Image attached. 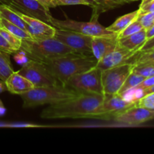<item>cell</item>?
Instances as JSON below:
<instances>
[{
    "label": "cell",
    "mask_w": 154,
    "mask_h": 154,
    "mask_svg": "<svg viewBox=\"0 0 154 154\" xmlns=\"http://www.w3.org/2000/svg\"><path fill=\"white\" fill-rule=\"evenodd\" d=\"M7 87H6L5 82L3 81H2L0 79V93H3L5 91H7Z\"/></svg>",
    "instance_id": "obj_37"
},
{
    "label": "cell",
    "mask_w": 154,
    "mask_h": 154,
    "mask_svg": "<svg viewBox=\"0 0 154 154\" xmlns=\"http://www.w3.org/2000/svg\"><path fill=\"white\" fill-rule=\"evenodd\" d=\"M137 20L141 23L143 28L147 29L154 24V13L139 14Z\"/></svg>",
    "instance_id": "obj_29"
},
{
    "label": "cell",
    "mask_w": 154,
    "mask_h": 154,
    "mask_svg": "<svg viewBox=\"0 0 154 154\" xmlns=\"http://www.w3.org/2000/svg\"><path fill=\"white\" fill-rule=\"evenodd\" d=\"M51 25L57 29H67L77 32L81 34L92 37H115L117 34L108 30L98 22V17L93 16L90 22H81L66 18V20H58L52 17Z\"/></svg>",
    "instance_id": "obj_5"
},
{
    "label": "cell",
    "mask_w": 154,
    "mask_h": 154,
    "mask_svg": "<svg viewBox=\"0 0 154 154\" xmlns=\"http://www.w3.org/2000/svg\"><path fill=\"white\" fill-rule=\"evenodd\" d=\"M154 85V75L153 76L149 77V78H145L141 84H138V86L135 87L132 90H143V89L148 88V87H152Z\"/></svg>",
    "instance_id": "obj_32"
},
{
    "label": "cell",
    "mask_w": 154,
    "mask_h": 154,
    "mask_svg": "<svg viewBox=\"0 0 154 154\" xmlns=\"http://www.w3.org/2000/svg\"><path fill=\"white\" fill-rule=\"evenodd\" d=\"M142 29H144L143 26L136 19L135 21H133L132 23L129 24L126 28H125L123 31H121L117 35V38L120 39L122 38L126 37V36L131 35L134 34V33L139 32Z\"/></svg>",
    "instance_id": "obj_28"
},
{
    "label": "cell",
    "mask_w": 154,
    "mask_h": 154,
    "mask_svg": "<svg viewBox=\"0 0 154 154\" xmlns=\"http://www.w3.org/2000/svg\"><path fill=\"white\" fill-rule=\"evenodd\" d=\"M138 15H139V11L138 10L123 15V16L120 17L118 19L116 20L111 26L106 27V28L110 31L118 35L120 32L123 31L125 28H126L129 24L135 21L138 18Z\"/></svg>",
    "instance_id": "obj_18"
},
{
    "label": "cell",
    "mask_w": 154,
    "mask_h": 154,
    "mask_svg": "<svg viewBox=\"0 0 154 154\" xmlns=\"http://www.w3.org/2000/svg\"><path fill=\"white\" fill-rule=\"evenodd\" d=\"M39 1L49 8H56L57 6L76 5L89 6L87 2H86L84 0H39Z\"/></svg>",
    "instance_id": "obj_25"
},
{
    "label": "cell",
    "mask_w": 154,
    "mask_h": 154,
    "mask_svg": "<svg viewBox=\"0 0 154 154\" xmlns=\"http://www.w3.org/2000/svg\"><path fill=\"white\" fill-rule=\"evenodd\" d=\"M8 53L0 50V79L5 81L14 71L10 61Z\"/></svg>",
    "instance_id": "obj_21"
},
{
    "label": "cell",
    "mask_w": 154,
    "mask_h": 154,
    "mask_svg": "<svg viewBox=\"0 0 154 154\" xmlns=\"http://www.w3.org/2000/svg\"><path fill=\"white\" fill-rule=\"evenodd\" d=\"M144 79H145V78H144V77L141 76V75H138V74H135L132 72L129 74V76L127 77L126 81H124L123 86L121 87L120 90H119L117 94H119L120 96H121L122 97H123V95H124L125 93H127L129 90L135 88L136 86H138V84H141Z\"/></svg>",
    "instance_id": "obj_22"
},
{
    "label": "cell",
    "mask_w": 154,
    "mask_h": 154,
    "mask_svg": "<svg viewBox=\"0 0 154 154\" xmlns=\"http://www.w3.org/2000/svg\"><path fill=\"white\" fill-rule=\"evenodd\" d=\"M154 48V37L151 38L150 39H147L145 42H144V45L141 46V48H140L138 51H149V50L153 49Z\"/></svg>",
    "instance_id": "obj_34"
},
{
    "label": "cell",
    "mask_w": 154,
    "mask_h": 154,
    "mask_svg": "<svg viewBox=\"0 0 154 154\" xmlns=\"http://www.w3.org/2000/svg\"><path fill=\"white\" fill-rule=\"evenodd\" d=\"M5 82L8 91L14 95L21 96L35 88L32 83L18 72H14Z\"/></svg>",
    "instance_id": "obj_16"
},
{
    "label": "cell",
    "mask_w": 154,
    "mask_h": 154,
    "mask_svg": "<svg viewBox=\"0 0 154 154\" xmlns=\"http://www.w3.org/2000/svg\"><path fill=\"white\" fill-rule=\"evenodd\" d=\"M79 93L104 95L102 70L94 67L71 78L66 84Z\"/></svg>",
    "instance_id": "obj_6"
},
{
    "label": "cell",
    "mask_w": 154,
    "mask_h": 154,
    "mask_svg": "<svg viewBox=\"0 0 154 154\" xmlns=\"http://www.w3.org/2000/svg\"><path fill=\"white\" fill-rule=\"evenodd\" d=\"M132 72L145 78H149L154 75V65L145 63H136L134 64Z\"/></svg>",
    "instance_id": "obj_26"
},
{
    "label": "cell",
    "mask_w": 154,
    "mask_h": 154,
    "mask_svg": "<svg viewBox=\"0 0 154 154\" xmlns=\"http://www.w3.org/2000/svg\"><path fill=\"white\" fill-rule=\"evenodd\" d=\"M2 27V24H1V17H0V28Z\"/></svg>",
    "instance_id": "obj_41"
},
{
    "label": "cell",
    "mask_w": 154,
    "mask_h": 154,
    "mask_svg": "<svg viewBox=\"0 0 154 154\" xmlns=\"http://www.w3.org/2000/svg\"><path fill=\"white\" fill-rule=\"evenodd\" d=\"M153 49H154V48H153Z\"/></svg>",
    "instance_id": "obj_45"
},
{
    "label": "cell",
    "mask_w": 154,
    "mask_h": 154,
    "mask_svg": "<svg viewBox=\"0 0 154 154\" xmlns=\"http://www.w3.org/2000/svg\"><path fill=\"white\" fill-rule=\"evenodd\" d=\"M0 17L27 32V24L20 15L5 5L0 4Z\"/></svg>",
    "instance_id": "obj_19"
},
{
    "label": "cell",
    "mask_w": 154,
    "mask_h": 154,
    "mask_svg": "<svg viewBox=\"0 0 154 154\" xmlns=\"http://www.w3.org/2000/svg\"><path fill=\"white\" fill-rule=\"evenodd\" d=\"M136 102L125 99L119 94L104 96V101L99 110L96 119L112 120L117 114L124 112L132 107L135 106Z\"/></svg>",
    "instance_id": "obj_11"
},
{
    "label": "cell",
    "mask_w": 154,
    "mask_h": 154,
    "mask_svg": "<svg viewBox=\"0 0 154 154\" xmlns=\"http://www.w3.org/2000/svg\"><path fill=\"white\" fill-rule=\"evenodd\" d=\"M12 0H0V3L2 5H8Z\"/></svg>",
    "instance_id": "obj_40"
},
{
    "label": "cell",
    "mask_w": 154,
    "mask_h": 154,
    "mask_svg": "<svg viewBox=\"0 0 154 154\" xmlns=\"http://www.w3.org/2000/svg\"><path fill=\"white\" fill-rule=\"evenodd\" d=\"M128 63H150L154 65V49L146 51H137L135 55L132 56Z\"/></svg>",
    "instance_id": "obj_24"
},
{
    "label": "cell",
    "mask_w": 154,
    "mask_h": 154,
    "mask_svg": "<svg viewBox=\"0 0 154 154\" xmlns=\"http://www.w3.org/2000/svg\"><path fill=\"white\" fill-rule=\"evenodd\" d=\"M118 38L115 37H93V55L99 61L105 55L114 51L118 46Z\"/></svg>",
    "instance_id": "obj_15"
},
{
    "label": "cell",
    "mask_w": 154,
    "mask_h": 154,
    "mask_svg": "<svg viewBox=\"0 0 154 154\" xmlns=\"http://www.w3.org/2000/svg\"><path fill=\"white\" fill-rule=\"evenodd\" d=\"M0 50L5 51V52L8 53L10 54L17 53L1 34H0Z\"/></svg>",
    "instance_id": "obj_33"
},
{
    "label": "cell",
    "mask_w": 154,
    "mask_h": 154,
    "mask_svg": "<svg viewBox=\"0 0 154 154\" xmlns=\"http://www.w3.org/2000/svg\"><path fill=\"white\" fill-rule=\"evenodd\" d=\"M20 51L29 59L45 63L67 57H81V54L54 38L41 41L22 40Z\"/></svg>",
    "instance_id": "obj_2"
},
{
    "label": "cell",
    "mask_w": 154,
    "mask_h": 154,
    "mask_svg": "<svg viewBox=\"0 0 154 154\" xmlns=\"http://www.w3.org/2000/svg\"><path fill=\"white\" fill-rule=\"evenodd\" d=\"M138 11L139 14L154 13V0H141Z\"/></svg>",
    "instance_id": "obj_31"
},
{
    "label": "cell",
    "mask_w": 154,
    "mask_h": 154,
    "mask_svg": "<svg viewBox=\"0 0 154 154\" xmlns=\"http://www.w3.org/2000/svg\"><path fill=\"white\" fill-rule=\"evenodd\" d=\"M16 12L27 24V32L30 35L32 40L41 41L54 38L57 29L52 25L47 23L41 20L30 17L20 12Z\"/></svg>",
    "instance_id": "obj_13"
},
{
    "label": "cell",
    "mask_w": 154,
    "mask_h": 154,
    "mask_svg": "<svg viewBox=\"0 0 154 154\" xmlns=\"http://www.w3.org/2000/svg\"><path fill=\"white\" fill-rule=\"evenodd\" d=\"M146 35H147V40L154 37V24L151 27L146 29Z\"/></svg>",
    "instance_id": "obj_35"
},
{
    "label": "cell",
    "mask_w": 154,
    "mask_h": 154,
    "mask_svg": "<svg viewBox=\"0 0 154 154\" xmlns=\"http://www.w3.org/2000/svg\"><path fill=\"white\" fill-rule=\"evenodd\" d=\"M141 93H142V97H144L146 95H148L150 94V93H154V85L150 87H148V88L143 89V90H141Z\"/></svg>",
    "instance_id": "obj_36"
},
{
    "label": "cell",
    "mask_w": 154,
    "mask_h": 154,
    "mask_svg": "<svg viewBox=\"0 0 154 154\" xmlns=\"http://www.w3.org/2000/svg\"><path fill=\"white\" fill-rule=\"evenodd\" d=\"M7 6L23 14L51 24L53 17L50 13V8L39 0H12Z\"/></svg>",
    "instance_id": "obj_10"
},
{
    "label": "cell",
    "mask_w": 154,
    "mask_h": 154,
    "mask_svg": "<svg viewBox=\"0 0 154 154\" xmlns=\"http://www.w3.org/2000/svg\"><path fill=\"white\" fill-rule=\"evenodd\" d=\"M104 101V95L81 93L64 102L51 104L42 111L41 117L53 119H96Z\"/></svg>",
    "instance_id": "obj_1"
},
{
    "label": "cell",
    "mask_w": 154,
    "mask_h": 154,
    "mask_svg": "<svg viewBox=\"0 0 154 154\" xmlns=\"http://www.w3.org/2000/svg\"><path fill=\"white\" fill-rule=\"evenodd\" d=\"M1 24L2 28L5 29L9 32L13 34L14 35L17 36L19 38L22 39V40H32V39L30 35L26 30L20 28L19 26L6 20L4 18L1 17Z\"/></svg>",
    "instance_id": "obj_23"
},
{
    "label": "cell",
    "mask_w": 154,
    "mask_h": 154,
    "mask_svg": "<svg viewBox=\"0 0 154 154\" xmlns=\"http://www.w3.org/2000/svg\"><path fill=\"white\" fill-rule=\"evenodd\" d=\"M97 63L98 60L92 55L67 57L43 64L60 84L66 85L71 78L96 67Z\"/></svg>",
    "instance_id": "obj_3"
},
{
    "label": "cell",
    "mask_w": 154,
    "mask_h": 154,
    "mask_svg": "<svg viewBox=\"0 0 154 154\" xmlns=\"http://www.w3.org/2000/svg\"><path fill=\"white\" fill-rule=\"evenodd\" d=\"M146 41H147L146 29H142L138 32L118 39V44L120 46L126 48L129 51H138Z\"/></svg>",
    "instance_id": "obj_17"
},
{
    "label": "cell",
    "mask_w": 154,
    "mask_h": 154,
    "mask_svg": "<svg viewBox=\"0 0 154 154\" xmlns=\"http://www.w3.org/2000/svg\"><path fill=\"white\" fill-rule=\"evenodd\" d=\"M95 2L97 4V8L93 10V16L97 17H99L101 13L117 8L123 5L131 2L130 0H95Z\"/></svg>",
    "instance_id": "obj_20"
},
{
    "label": "cell",
    "mask_w": 154,
    "mask_h": 154,
    "mask_svg": "<svg viewBox=\"0 0 154 154\" xmlns=\"http://www.w3.org/2000/svg\"><path fill=\"white\" fill-rule=\"evenodd\" d=\"M6 112V108H5L4 105H3L2 102L0 99V116H3Z\"/></svg>",
    "instance_id": "obj_39"
},
{
    "label": "cell",
    "mask_w": 154,
    "mask_h": 154,
    "mask_svg": "<svg viewBox=\"0 0 154 154\" xmlns=\"http://www.w3.org/2000/svg\"><path fill=\"white\" fill-rule=\"evenodd\" d=\"M135 1H138V0H132V2H135Z\"/></svg>",
    "instance_id": "obj_42"
},
{
    "label": "cell",
    "mask_w": 154,
    "mask_h": 154,
    "mask_svg": "<svg viewBox=\"0 0 154 154\" xmlns=\"http://www.w3.org/2000/svg\"><path fill=\"white\" fill-rule=\"evenodd\" d=\"M154 119V110L133 106L124 112L117 114L112 120L120 124L136 126Z\"/></svg>",
    "instance_id": "obj_12"
},
{
    "label": "cell",
    "mask_w": 154,
    "mask_h": 154,
    "mask_svg": "<svg viewBox=\"0 0 154 154\" xmlns=\"http://www.w3.org/2000/svg\"><path fill=\"white\" fill-rule=\"evenodd\" d=\"M84 1H85L86 2H87L89 6L93 8V10H95V9L97 8V4H96V2H95V0H84Z\"/></svg>",
    "instance_id": "obj_38"
},
{
    "label": "cell",
    "mask_w": 154,
    "mask_h": 154,
    "mask_svg": "<svg viewBox=\"0 0 154 154\" xmlns=\"http://www.w3.org/2000/svg\"><path fill=\"white\" fill-rule=\"evenodd\" d=\"M136 52L137 51H129L118 45L114 51L107 54L99 60L96 67L102 71L124 64L128 63L131 57L135 55Z\"/></svg>",
    "instance_id": "obj_14"
},
{
    "label": "cell",
    "mask_w": 154,
    "mask_h": 154,
    "mask_svg": "<svg viewBox=\"0 0 154 154\" xmlns=\"http://www.w3.org/2000/svg\"><path fill=\"white\" fill-rule=\"evenodd\" d=\"M81 93L63 84L48 87H35L30 91L21 95L23 107L35 108L45 104H55L77 97Z\"/></svg>",
    "instance_id": "obj_4"
},
{
    "label": "cell",
    "mask_w": 154,
    "mask_h": 154,
    "mask_svg": "<svg viewBox=\"0 0 154 154\" xmlns=\"http://www.w3.org/2000/svg\"><path fill=\"white\" fill-rule=\"evenodd\" d=\"M26 78L31 81L35 87H48L62 84L48 70L45 65L32 60H28L23 63V67L17 71Z\"/></svg>",
    "instance_id": "obj_8"
},
{
    "label": "cell",
    "mask_w": 154,
    "mask_h": 154,
    "mask_svg": "<svg viewBox=\"0 0 154 154\" xmlns=\"http://www.w3.org/2000/svg\"><path fill=\"white\" fill-rule=\"evenodd\" d=\"M130 2H132V0H130Z\"/></svg>",
    "instance_id": "obj_43"
},
{
    "label": "cell",
    "mask_w": 154,
    "mask_h": 154,
    "mask_svg": "<svg viewBox=\"0 0 154 154\" xmlns=\"http://www.w3.org/2000/svg\"><path fill=\"white\" fill-rule=\"evenodd\" d=\"M136 106L142 107L147 109L154 110V93L146 95L138 100L135 104Z\"/></svg>",
    "instance_id": "obj_30"
},
{
    "label": "cell",
    "mask_w": 154,
    "mask_h": 154,
    "mask_svg": "<svg viewBox=\"0 0 154 154\" xmlns=\"http://www.w3.org/2000/svg\"><path fill=\"white\" fill-rule=\"evenodd\" d=\"M134 67L133 63H126L102 71L104 96L117 94Z\"/></svg>",
    "instance_id": "obj_7"
},
{
    "label": "cell",
    "mask_w": 154,
    "mask_h": 154,
    "mask_svg": "<svg viewBox=\"0 0 154 154\" xmlns=\"http://www.w3.org/2000/svg\"><path fill=\"white\" fill-rule=\"evenodd\" d=\"M0 4H1V3H0Z\"/></svg>",
    "instance_id": "obj_44"
},
{
    "label": "cell",
    "mask_w": 154,
    "mask_h": 154,
    "mask_svg": "<svg viewBox=\"0 0 154 154\" xmlns=\"http://www.w3.org/2000/svg\"><path fill=\"white\" fill-rule=\"evenodd\" d=\"M0 34L5 38V39L8 42L9 45L12 47V48L16 52L20 51V48L21 45H22V39L14 35L13 34L9 32L8 31H7L5 29L2 28V27L0 28Z\"/></svg>",
    "instance_id": "obj_27"
},
{
    "label": "cell",
    "mask_w": 154,
    "mask_h": 154,
    "mask_svg": "<svg viewBox=\"0 0 154 154\" xmlns=\"http://www.w3.org/2000/svg\"><path fill=\"white\" fill-rule=\"evenodd\" d=\"M57 29V28H56ZM54 38L83 56H92L93 37L67 29H56Z\"/></svg>",
    "instance_id": "obj_9"
}]
</instances>
